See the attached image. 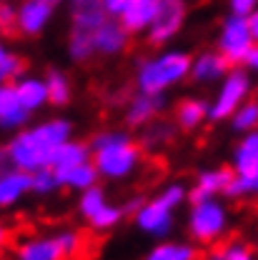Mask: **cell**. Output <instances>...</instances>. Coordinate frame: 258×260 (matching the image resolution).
I'll use <instances>...</instances> for the list:
<instances>
[{"label":"cell","mask_w":258,"mask_h":260,"mask_svg":"<svg viewBox=\"0 0 258 260\" xmlns=\"http://www.w3.org/2000/svg\"><path fill=\"white\" fill-rule=\"evenodd\" d=\"M68 138H73V123L68 118H45L35 125H25L23 130L13 133V138L3 145L5 165L25 173L50 168L55 148Z\"/></svg>","instance_id":"1"},{"label":"cell","mask_w":258,"mask_h":260,"mask_svg":"<svg viewBox=\"0 0 258 260\" xmlns=\"http://www.w3.org/2000/svg\"><path fill=\"white\" fill-rule=\"evenodd\" d=\"M91 145V160L96 165L100 180L121 183L135 175L143 165L146 150L140 148L138 138L126 130H98L88 140Z\"/></svg>","instance_id":"2"},{"label":"cell","mask_w":258,"mask_h":260,"mask_svg":"<svg viewBox=\"0 0 258 260\" xmlns=\"http://www.w3.org/2000/svg\"><path fill=\"white\" fill-rule=\"evenodd\" d=\"M191 60L193 55L181 48H163L158 53L140 58L135 63V90L153 93V95H168L173 88L186 83L191 78Z\"/></svg>","instance_id":"3"},{"label":"cell","mask_w":258,"mask_h":260,"mask_svg":"<svg viewBox=\"0 0 258 260\" xmlns=\"http://www.w3.org/2000/svg\"><path fill=\"white\" fill-rule=\"evenodd\" d=\"M188 200V188L183 183H168L158 193L140 203V208L133 213V223L140 233L151 238H165L173 230L176 210Z\"/></svg>","instance_id":"4"},{"label":"cell","mask_w":258,"mask_h":260,"mask_svg":"<svg viewBox=\"0 0 258 260\" xmlns=\"http://www.w3.org/2000/svg\"><path fill=\"white\" fill-rule=\"evenodd\" d=\"M233 178L226 188V198H256L258 195V130L243 133L231 155Z\"/></svg>","instance_id":"5"},{"label":"cell","mask_w":258,"mask_h":260,"mask_svg":"<svg viewBox=\"0 0 258 260\" xmlns=\"http://www.w3.org/2000/svg\"><path fill=\"white\" fill-rule=\"evenodd\" d=\"M228 225H231V215H228V208L221 198L191 203L188 218H186V230H188L193 243L216 245L228 233Z\"/></svg>","instance_id":"6"},{"label":"cell","mask_w":258,"mask_h":260,"mask_svg":"<svg viewBox=\"0 0 258 260\" xmlns=\"http://www.w3.org/2000/svg\"><path fill=\"white\" fill-rule=\"evenodd\" d=\"M253 93V75L243 65H233L226 78L218 83L213 100H208V120L211 123H226Z\"/></svg>","instance_id":"7"},{"label":"cell","mask_w":258,"mask_h":260,"mask_svg":"<svg viewBox=\"0 0 258 260\" xmlns=\"http://www.w3.org/2000/svg\"><path fill=\"white\" fill-rule=\"evenodd\" d=\"M83 248V235L78 230H61L53 235H40L20 243L18 260H68Z\"/></svg>","instance_id":"8"},{"label":"cell","mask_w":258,"mask_h":260,"mask_svg":"<svg viewBox=\"0 0 258 260\" xmlns=\"http://www.w3.org/2000/svg\"><path fill=\"white\" fill-rule=\"evenodd\" d=\"M188 20V0H158L151 28L146 30V40L153 48L170 45Z\"/></svg>","instance_id":"9"},{"label":"cell","mask_w":258,"mask_h":260,"mask_svg":"<svg viewBox=\"0 0 258 260\" xmlns=\"http://www.w3.org/2000/svg\"><path fill=\"white\" fill-rule=\"evenodd\" d=\"M253 32L248 25V18L243 15H233L228 13L221 20L218 28V38H216V50L226 58L231 65H243L248 50L253 48Z\"/></svg>","instance_id":"10"},{"label":"cell","mask_w":258,"mask_h":260,"mask_svg":"<svg viewBox=\"0 0 258 260\" xmlns=\"http://www.w3.org/2000/svg\"><path fill=\"white\" fill-rule=\"evenodd\" d=\"M63 0H20L18 15H15V32L25 38H38L43 35L45 28L53 23L55 10Z\"/></svg>","instance_id":"11"},{"label":"cell","mask_w":258,"mask_h":260,"mask_svg":"<svg viewBox=\"0 0 258 260\" xmlns=\"http://www.w3.org/2000/svg\"><path fill=\"white\" fill-rule=\"evenodd\" d=\"M165 108H168V98L165 95H153V93H140V90H135V93L126 100L123 123L133 130H140L143 125H148L151 120L161 118Z\"/></svg>","instance_id":"12"},{"label":"cell","mask_w":258,"mask_h":260,"mask_svg":"<svg viewBox=\"0 0 258 260\" xmlns=\"http://www.w3.org/2000/svg\"><path fill=\"white\" fill-rule=\"evenodd\" d=\"M91 38H93L96 58H118L130 48V38L133 35L121 25V20L108 18L105 23H100L96 30L91 32Z\"/></svg>","instance_id":"13"},{"label":"cell","mask_w":258,"mask_h":260,"mask_svg":"<svg viewBox=\"0 0 258 260\" xmlns=\"http://www.w3.org/2000/svg\"><path fill=\"white\" fill-rule=\"evenodd\" d=\"M233 65L228 63L226 58L216 50V48H208V50H200L195 53L193 60H191V78L195 85H218L226 73Z\"/></svg>","instance_id":"14"},{"label":"cell","mask_w":258,"mask_h":260,"mask_svg":"<svg viewBox=\"0 0 258 260\" xmlns=\"http://www.w3.org/2000/svg\"><path fill=\"white\" fill-rule=\"evenodd\" d=\"M233 178V170L231 168H203L198 175H195L193 185L188 188V203L195 200H208V198H221L226 195V188Z\"/></svg>","instance_id":"15"},{"label":"cell","mask_w":258,"mask_h":260,"mask_svg":"<svg viewBox=\"0 0 258 260\" xmlns=\"http://www.w3.org/2000/svg\"><path fill=\"white\" fill-rule=\"evenodd\" d=\"M31 115L23 103L18 100V93L13 88V83H5L0 85V130H8V133H18L31 123Z\"/></svg>","instance_id":"16"},{"label":"cell","mask_w":258,"mask_h":260,"mask_svg":"<svg viewBox=\"0 0 258 260\" xmlns=\"http://www.w3.org/2000/svg\"><path fill=\"white\" fill-rule=\"evenodd\" d=\"M178 138V125L176 120H168V118H156L151 120L148 125L140 128L138 135V143L146 153H161L168 145H173Z\"/></svg>","instance_id":"17"},{"label":"cell","mask_w":258,"mask_h":260,"mask_svg":"<svg viewBox=\"0 0 258 260\" xmlns=\"http://www.w3.org/2000/svg\"><path fill=\"white\" fill-rule=\"evenodd\" d=\"M13 88L18 93V100L23 103V108L28 113H38L48 105V88H45V78L23 73L20 78L13 80Z\"/></svg>","instance_id":"18"},{"label":"cell","mask_w":258,"mask_h":260,"mask_svg":"<svg viewBox=\"0 0 258 260\" xmlns=\"http://www.w3.org/2000/svg\"><path fill=\"white\" fill-rule=\"evenodd\" d=\"M156 5H158V0H130L118 20L130 35H146V30L153 23Z\"/></svg>","instance_id":"19"},{"label":"cell","mask_w":258,"mask_h":260,"mask_svg":"<svg viewBox=\"0 0 258 260\" xmlns=\"http://www.w3.org/2000/svg\"><path fill=\"white\" fill-rule=\"evenodd\" d=\"M28 193H31V173L18 170V168L0 170V208L15 205Z\"/></svg>","instance_id":"20"},{"label":"cell","mask_w":258,"mask_h":260,"mask_svg":"<svg viewBox=\"0 0 258 260\" xmlns=\"http://www.w3.org/2000/svg\"><path fill=\"white\" fill-rule=\"evenodd\" d=\"M173 120H176L178 130H183V133L198 130L208 120V100L206 98H183L173 110Z\"/></svg>","instance_id":"21"},{"label":"cell","mask_w":258,"mask_h":260,"mask_svg":"<svg viewBox=\"0 0 258 260\" xmlns=\"http://www.w3.org/2000/svg\"><path fill=\"white\" fill-rule=\"evenodd\" d=\"M91 160V145L85 140H78V138H68L65 143H61L50 158V168L55 173H61L65 168H73V165H80V162Z\"/></svg>","instance_id":"22"},{"label":"cell","mask_w":258,"mask_h":260,"mask_svg":"<svg viewBox=\"0 0 258 260\" xmlns=\"http://www.w3.org/2000/svg\"><path fill=\"white\" fill-rule=\"evenodd\" d=\"M58 180H61V188L68 190H75V193H83L88 188H93L100 183V175H98L93 160L80 162V165H73V168H65L58 173Z\"/></svg>","instance_id":"23"},{"label":"cell","mask_w":258,"mask_h":260,"mask_svg":"<svg viewBox=\"0 0 258 260\" xmlns=\"http://www.w3.org/2000/svg\"><path fill=\"white\" fill-rule=\"evenodd\" d=\"M45 88H48V105L53 108H65L70 100H73V83H70V75L58 70V68H50L45 75Z\"/></svg>","instance_id":"24"},{"label":"cell","mask_w":258,"mask_h":260,"mask_svg":"<svg viewBox=\"0 0 258 260\" xmlns=\"http://www.w3.org/2000/svg\"><path fill=\"white\" fill-rule=\"evenodd\" d=\"M143 260H198V248L183 240H163L153 245Z\"/></svg>","instance_id":"25"},{"label":"cell","mask_w":258,"mask_h":260,"mask_svg":"<svg viewBox=\"0 0 258 260\" xmlns=\"http://www.w3.org/2000/svg\"><path fill=\"white\" fill-rule=\"evenodd\" d=\"M68 58L73 60V63L78 65H85L91 63L93 58H96V50H93V38H91V32L85 30H73L68 32Z\"/></svg>","instance_id":"26"},{"label":"cell","mask_w":258,"mask_h":260,"mask_svg":"<svg viewBox=\"0 0 258 260\" xmlns=\"http://www.w3.org/2000/svg\"><path fill=\"white\" fill-rule=\"evenodd\" d=\"M228 125L238 135L258 130V98H248L241 108H236V113L228 118Z\"/></svg>","instance_id":"27"},{"label":"cell","mask_w":258,"mask_h":260,"mask_svg":"<svg viewBox=\"0 0 258 260\" xmlns=\"http://www.w3.org/2000/svg\"><path fill=\"white\" fill-rule=\"evenodd\" d=\"M25 73V63H23V58L3 40V35H0V85H5V83H13L15 78H20Z\"/></svg>","instance_id":"28"},{"label":"cell","mask_w":258,"mask_h":260,"mask_svg":"<svg viewBox=\"0 0 258 260\" xmlns=\"http://www.w3.org/2000/svg\"><path fill=\"white\" fill-rule=\"evenodd\" d=\"M105 203H108V193H105V188L98 183L93 188L78 193V213H80L83 220H91Z\"/></svg>","instance_id":"29"},{"label":"cell","mask_w":258,"mask_h":260,"mask_svg":"<svg viewBox=\"0 0 258 260\" xmlns=\"http://www.w3.org/2000/svg\"><path fill=\"white\" fill-rule=\"evenodd\" d=\"M126 218V210H123V205H116V203H105L100 210H98L96 215L88 220L91 223V228L93 230H98V233H105V230H113V228L121 225V220Z\"/></svg>","instance_id":"30"},{"label":"cell","mask_w":258,"mask_h":260,"mask_svg":"<svg viewBox=\"0 0 258 260\" xmlns=\"http://www.w3.org/2000/svg\"><path fill=\"white\" fill-rule=\"evenodd\" d=\"M55 190H61V180L53 168H40V170L31 173V193L53 195Z\"/></svg>","instance_id":"31"},{"label":"cell","mask_w":258,"mask_h":260,"mask_svg":"<svg viewBox=\"0 0 258 260\" xmlns=\"http://www.w3.org/2000/svg\"><path fill=\"white\" fill-rule=\"evenodd\" d=\"M105 20H108V15L103 13V8H91V10H75V13H70V28L73 30L93 32Z\"/></svg>","instance_id":"32"},{"label":"cell","mask_w":258,"mask_h":260,"mask_svg":"<svg viewBox=\"0 0 258 260\" xmlns=\"http://www.w3.org/2000/svg\"><path fill=\"white\" fill-rule=\"evenodd\" d=\"M216 253H218V258L223 260H256V255L251 253V248L243 245V243H228L223 248H218Z\"/></svg>","instance_id":"33"},{"label":"cell","mask_w":258,"mask_h":260,"mask_svg":"<svg viewBox=\"0 0 258 260\" xmlns=\"http://www.w3.org/2000/svg\"><path fill=\"white\" fill-rule=\"evenodd\" d=\"M15 15H18V8L8 0H0V35L15 30Z\"/></svg>","instance_id":"34"},{"label":"cell","mask_w":258,"mask_h":260,"mask_svg":"<svg viewBox=\"0 0 258 260\" xmlns=\"http://www.w3.org/2000/svg\"><path fill=\"white\" fill-rule=\"evenodd\" d=\"M256 8H258V0H228V13H233V15L248 18Z\"/></svg>","instance_id":"35"},{"label":"cell","mask_w":258,"mask_h":260,"mask_svg":"<svg viewBox=\"0 0 258 260\" xmlns=\"http://www.w3.org/2000/svg\"><path fill=\"white\" fill-rule=\"evenodd\" d=\"M128 3L130 0H100V8H103V13H105L108 18H116V20H118Z\"/></svg>","instance_id":"36"},{"label":"cell","mask_w":258,"mask_h":260,"mask_svg":"<svg viewBox=\"0 0 258 260\" xmlns=\"http://www.w3.org/2000/svg\"><path fill=\"white\" fill-rule=\"evenodd\" d=\"M243 68L251 73V75H258V43H253V48L248 50L246 60H243Z\"/></svg>","instance_id":"37"},{"label":"cell","mask_w":258,"mask_h":260,"mask_svg":"<svg viewBox=\"0 0 258 260\" xmlns=\"http://www.w3.org/2000/svg\"><path fill=\"white\" fill-rule=\"evenodd\" d=\"M70 13L75 10H91V8H100V0H68Z\"/></svg>","instance_id":"38"},{"label":"cell","mask_w":258,"mask_h":260,"mask_svg":"<svg viewBox=\"0 0 258 260\" xmlns=\"http://www.w3.org/2000/svg\"><path fill=\"white\" fill-rule=\"evenodd\" d=\"M248 25H251V32H253V40L258 43V8L248 15Z\"/></svg>","instance_id":"39"},{"label":"cell","mask_w":258,"mask_h":260,"mask_svg":"<svg viewBox=\"0 0 258 260\" xmlns=\"http://www.w3.org/2000/svg\"><path fill=\"white\" fill-rule=\"evenodd\" d=\"M5 240H8V228H5L3 223H0V248L5 245Z\"/></svg>","instance_id":"40"},{"label":"cell","mask_w":258,"mask_h":260,"mask_svg":"<svg viewBox=\"0 0 258 260\" xmlns=\"http://www.w3.org/2000/svg\"><path fill=\"white\" fill-rule=\"evenodd\" d=\"M208 260H223V258H218V253H213V255H211Z\"/></svg>","instance_id":"41"}]
</instances>
